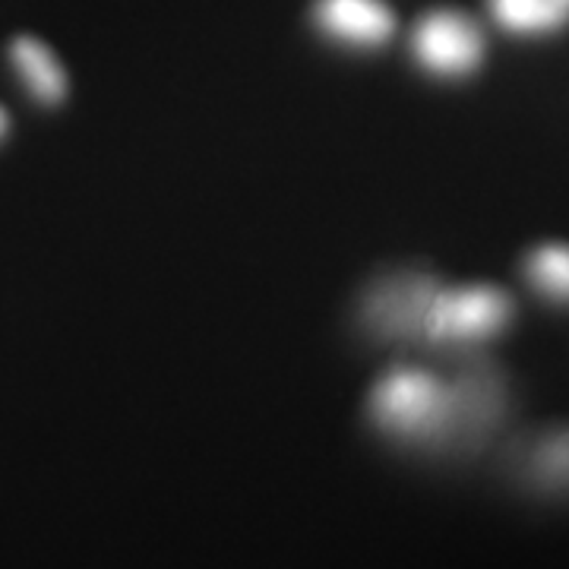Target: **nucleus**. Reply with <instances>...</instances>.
Listing matches in <instances>:
<instances>
[{
	"instance_id": "1",
	"label": "nucleus",
	"mask_w": 569,
	"mask_h": 569,
	"mask_svg": "<svg viewBox=\"0 0 569 569\" xmlns=\"http://www.w3.org/2000/svg\"><path fill=\"white\" fill-rule=\"evenodd\" d=\"M370 415L402 443L440 449L449 425V380L421 367H392L370 392Z\"/></svg>"
},
{
	"instance_id": "2",
	"label": "nucleus",
	"mask_w": 569,
	"mask_h": 569,
	"mask_svg": "<svg viewBox=\"0 0 569 569\" xmlns=\"http://www.w3.org/2000/svg\"><path fill=\"white\" fill-rule=\"evenodd\" d=\"M512 317V301L507 291L490 284H466V288H440L430 313L425 336L433 346H471L503 332Z\"/></svg>"
},
{
	"instance_id": "3",
	"label": "nucleus",
	"mask_w": 569,
	"mask_h": 569,
	"mask_svg": "<svg viewBox=\"0 0 569 569\" xmlns=\"http://www.w3.org/2000/svg\"><path fill=\"white\" fill-rule=\"evenodd\" d=\"M449 425L443 452H468L481 447L507 411L500 373L485 361H468L449 373Z\"/></svg>"
},
{
	"instance_id": "4",
	"label": "nucleus",
	"mask_w": 569,
	"mask_h": 569,
	"mask_svg": "<svg viewBox=\"0 0 569 569\" xmlns=\"http://www.w3.org/2000/svg\"><path fill=\"white\" fill-rule=\"evenodd\" d=\"M443 284L427 272H396L365 295L361 320L383 342H415L425 336L427 313Z\"/></svg>"
},
{
	"instance_id": "5",
	"label": "nucleus",
	"mask_w": 569,
	"mask_h": 569,
	"mask_svg": "<svg viewBox=\"0 0 569 569\" xmlns=\"http://www.w3.org/2000/svg\"><path fill=\"white\" fill-rule=\"evenodd\" d=\"M415 58L437 77H466L485 58V39L478 26L452 10H437L415 29Z\"/></svg>"
},
{
	"instance_id": "6",
	"label": "nucleus",
	"mask_w": 569,
	"mask_h": 569,
	"mask_svg": "<svg viewBox=\"0 0 569 569\" xmlns=\"http://www.w3.org/2000/svg\"><path fill=\"white\" fill-rule=\"evenodd\" d=\"M317 26L326 36L373 48L383 44L396 29V17L389 13L380 0H320L317 3Z\"/></svg>"
},
{
	"instance_id": "7",
	"label": "nucleus",
	"mask_w": 569,
	"mask_h": 569,
	"mask_svg": "<svg viewBox=\"0 0 569 569\" xmlns=\"http://www.w3.org/2000/svg\"><path fill=\"white\" fill-rule=\"evenodd\" d=\"M522 478L548 493L569 490V427L545 430L522 452Z\"/></svg>"
},
{
	"instance_id": "8",
	"label": "nucleus",
	"mask_w": 569,
	"mask_h": 569,
	"mask_svg": "<svg viewBox=\"0 0 569 569\" xmlns=\"http://www.w3.org/2000/svg\"><path fill=\"white\" fill-rule=\"evenodd\" d=\"M13 63L29 92L44 104H58L67 96V77L54 54L36 39L13 41Z\"/></svg>"
},
{
	"instance_id": "9",
	"label": "nucleus",
	"mask_w": 569,
	"mask_h": 569,
	"mask_svg": "<svg viewBox=\"0 0 569 569\" xmlns=\"http://www.w3.org/2000/svg\"><path fill=\"white\" fill-rule=\"evenodd\" d=\"M490 10L509 32H553L567 22L569 0H490Z\"/></svg>"
},
{
	"instance_id": "10",
	"label": "nucleus",
	"mask_w": 569,
	"mask_h": 569,
	"mask_svg": "<svg viewBox=\"0 0 569 569\" xmlns=\"http://www.w3.org/2000/svg\"><path fill=\"white\" fill-rule=\"evenodd\" d=\"M529 282L550 298V301H563L569 305V247L548 244L538 247L526 263Z\"/></svg>"
},
{
	"instance_id": "11",
	"label": "nucleus",
	"mask_w": 569,
	"mask_h": 569,
	"mask_svg": "<svg viewBox=\"0 0 569 569\" xmlns=\"http://www.w3.org/2000/svg\"><path fill=\"white\" fill-rule=\"evenodd\" d=\"M3 133H7V114L0 111V137H3Z\"/></svg>"
}]
</instances>
